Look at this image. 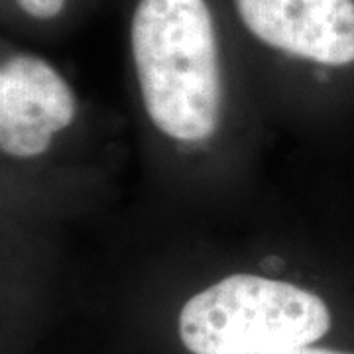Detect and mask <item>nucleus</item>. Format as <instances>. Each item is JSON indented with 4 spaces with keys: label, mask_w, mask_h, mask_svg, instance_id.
<instances>
[{
    "label": "nucleus",
    "mask_w": 354,
    "mask_h": 354,
    "mask_svg": "<svg viewBox=\"0 0 354 354\" xmlns=\"http://www.w3.org/2000/svg\"><path fill=\"white\" fill-rule=\"evenodd\" d=\"M130 51L153 124L181 142L209 138L223 102L221 48L209 0H136Z\"/></svg>",
    "instance_id": "obj_1"
},
{
    "label": "nucleus",
    "mask_w": 354,
    "mask_h": 354,
    "mask_svg": "<svg viewBox=\"0 0 354 354\" xmlns=\"http://www.w3.org/2000/svg\"><path fill=\"white\" fill-rule=\"evenodd\" d=\"M177 325L193 354H272L323 339L330 311L317 293L290 281L234 274L195 293Z\"/></svg>",
    "instance_id": "obj_2"
},
{
    "label": "nucleus",
    "mask_w": 354,
    "mask_h": 354,
    "mask_svg": "<svg viewBox=\"0 0 354 354\" xmlns=\"http://www.w3.org/2000/svg\"><path fill=\"white\" fill-rule=\"evenodd\" d=\"M244 30L270 50L342 69L354 65V0H232Z\"/></svg>",
    "instance_id": "obj_3"
},
{
    "label": "nucleus",
    "mask_w": 354,
    "mask_h": 354,
    "mask_svg": "<svg viewBox=\"0 0 354 354\" xmlns=\"http://www.w3.org/2000/svg\"><path fill=\"white\" fill-rule=\"evenodd\" d=\"M73 88L34 53H12L0 67V148L12 158L48 152L53 134L75 120Z\"/></svg>",
    "instance_id": "obj_4"
},
{
    "label": "nucleus",
    "mask_w": 354,
    "mask_h": 354,
    "mask_svg": "<svg viewBox=\"0 0 354 354\" xmlns=\"http://www.w3.org/2000/svg\"><path fill=\"white\" fill-rule=\"evenodd\" d=\"M14 2L26 16L39 22L57 18L67 6V0H14Z\"/></svg>",
    "instance_id": "obj_5"
},
{
    "label": "nucleus",
    "mask_w": 354,
    "mask_h": 354,
    "mask_svg": "<svg viewBox=\"0 0 354 354\" xmlns=\"http://www.w3.org/2000/svg\"><path fill=\"white\" fill-rule=\"evenodd\" d=\"M272 354H351V353L330 351V348H317V346H297V348H290V351H281V353H272Z\"/></svg>",
    "instance_id": "obj_6"
}]
</instances>
